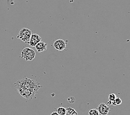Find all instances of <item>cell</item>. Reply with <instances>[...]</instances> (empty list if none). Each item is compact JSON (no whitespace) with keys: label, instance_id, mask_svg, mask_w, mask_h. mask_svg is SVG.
I'll list each match as a JSON object with an SVG mask.
<instances>
[{"label":"cell","instance_id":"obj_13","mask_svg":"<svg viewBox=\"0 0 130 115\" xmlns=\"http://www.w3.org/2000/svg\"><path fill=\"white\" fill-rule=\"evenodd\" d=\"M67 100L69 104H73L75 102V98L73 96H70V97H68Z\"/></svg>","mask_w":130,"mask_h":115},{"label":"cell","instance_id":"obj_9","mask_svg":"<svg viewBox=\"0 0 130 115\" xmlns=\"http://www.w3.org/2000/svg\"><path fill=\"white\" fill-rule=\"evenodd\" d=\"M57 112L59 115L66 114V108L63 107H59L57 108Z\"/></svg>","mask_w":130,"mask_h":115},{"label":"cell","instance_id":"obj_12","mask_svg":"<svg viewBox=\"0 0 130 115\" xmlns=\"http://www.w3.org/2000/svg\"><path fill=\"white\" fill-rule=\"evenodd\" d=\"M116 98V95L113 94V93H111V94H110L108 96V98H109V100L111 101H113L115 98Z\"/></svg>","mask_w":130,"mask_h":115},{"label":"cell","instance_id":"obj_1","mask_svg":"<svg viewBox=\"0 0 130 115\" xmlns=\"http://www.w3.org/2000/svg\"><path fill=\"white\" fill-rule=\"evenodd\" d=\"M14 87L22 96L30 100L39 92L42 85L37 81L24 76L14 83Z\"/></svg>","mask_w":130,"mask_h":115},{"label":"cell","instance_id":"obj_8","mask_svg":"<svg viewBox=\"0 0 130 115\" xmlns=\"http://www.w3.org/2000/svg\"><path fill=\"white\" fill-rule=\"evenodd\" d=\"M66 114L67 115H77V112L72 107H68L66 108Z\"/></svg>","mask_w":130,"mask_h":115},{"label":"cell","instance_id":"obj_2","mask_svg":"<svg viewBox=\"0 0 130 115\" xmlns=\"http://www.w3.org/2000/svg\"><path fill=\"white\" fill-rule=\"evenodd\" d=\"M36 57V52L33 49L27 47L24 48L21 52V58L24 59L26 61L33 60Z\"/></svg>","mask_w":130,"mask_h":115},{"label":"cell","instance_id":"obj_3","mask_svg":"<svg viewBox=\"0 0 130 115\" xmlns=\"http://www.w3.org/2000/svg\"><path fill=\"white\" fill-rule=\"evenodd\" d=\"M31 35V30H30L28 28H23L20 31L17 37V38L21 39L22 42L26 43H28Z\"/></svg>","mask_w":130,"mask_h":115},{"label":"cell","instance_id":"obj_6","mask_svg":"<svg viewBox=\"0 0 130 115\" xmlns=\"http://www.w3.org/2000/svg\"><path fill=\"white\" fill-rule=\"evenodd\" d=\"M41 37L38 35H37V34H32L28 43L30 46L34 47V46H35L39 42H41Z\"/></svg>","mask_w":130,"mask_h":115},{"label":"cell","instance_id":"obj_4","mask_svg":"<svg viewBox=\"0 0 130 115\" xmlns=\"http://www.w3.org/2000/svg\"><path fill=\"white\" fill-rule=\"evenodd\" d=\"M53 46L56 50L62 51L66 48L67 43L63 39H57L54 42Z\"/></svg>","mask_w":130,"mask_h":115},{"label":"cell","instance_id":"obj_11","mask_svg":"<svg viewBox=\"0 0 130 115\" xmlns=\"http://www.w3.org/2000/svg\"><path fill=\"white\" fill-rule=\"evenodd\" d=\"M89 115H100L99 111L96 108L90 110L89 111Z\"/></svg>","mask_w":130,"mask_h":115},{"label":"cell","instance_id":"obj_7","mask_svg":"<svg viewBox=\"0 0 130 115\" xmlns=\"http://www.w3.org/2000/svg\"><path fill=\"white\" fill-rule=\"evenodd\" d=\"M35 47L37 52L39 53H42L47 50V43L41 41L35 46Z\"/></svg>","mask_w":130,"mask_h":115},{"label":"cell","instance_id":"obj_10","mask_svg":"<svg viewBox=\"0 0 130 115\" xmlns=\"http://www.w3.org/2000/svg\"><path fill=\"white\" fill-rule=\"evenodd\" d=\"M122 104V100L120 97H117L115 98L113 101H112V105L116 106V105H119Z\"/></svg>","mask_w":130,"mask_h":115},{"label":"cell","instance_id":"obj_16","mask_svg":"<svg viewBox=\"0 0 130 115\" xmlns=\"http://www.w3.org/2000/svg\"><path fill=\"white\" fill-rule=\"evenodd\" d=\"M65 115H67V114H65Z\"/></svg>","mask_w":130,"mask_h":115},{"label":"cell","instance_id":"obj_5","mask_svg":"<svg viewBox=\"0 0 130 115\" xmlns=\"http://www.w3.org/2000/svg\"><path fill=\"white\" fill-rule=\"evenodd\" d=\"M98 110L100 115H108L110 111V108L105 104L101 103L98 106Z\"/></svg>","mask_w":130,"mask_h":115},{"label":"cell","instance_id":"obj_15","mask_svg":"<svg viewBox=\"0 0 130 115\" xmlns=\"http://www.w3.org/2000/svg\"><path fill=\"white\" fill-rule=\"evenodd\" d=\"M107 103L109 104V105H112V101H110V100H109L107 102Z\"/></svg>","mask_w":130,"mask_h":115},{"label":"cell","instance_id":"obj_14","mask_svg":"<svg viewBox=\"0 0 130 115\" xmlns=\"http://www.w3.org/2000/svg\"><path fill=\"white\" fill-rule=\"evenodd\" d=\"M51 115H59V114L56 111H54L51 114Z\"/></svg>","mask_w":130,"mask_h":115}]
</instances>
